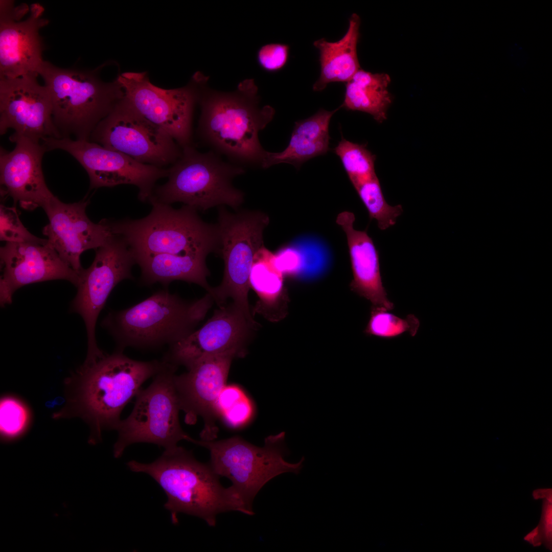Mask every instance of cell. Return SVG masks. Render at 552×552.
<instances>
[{
	"instance_id": "cell-8",
	"label": "cell",
	"mask_w": 552,
	"mask_h": 552,
	"mask_svg": "<svg viewBox=\"0 0 552 552\" xmlns=\"http://www.w3.org/2000/svg\"><path fill=\"white\" fill-rule=\"evenodd\" d=\"M194 444L207 448L210 465L219 476L228 478L245 505L253 511L252 503L259 491L275 477L287 472L298 474L305 458L295 463L284 457L289 454L285 432L265 438L258 447L239 436L214 441L196 440Z\"/></svg>"
},
{
	"instance_id": "cell-6",
	"label": "cell",
	"mask_w": 552,
	"mask_h": 552,
	"mask_svg": "<svg viewBox=\"0 0 552 552\" xmlns=\"http://www.w3.org/2000/svg\"><path fill=\"white\" fill-rule=\"evenodd\" d=\"M39 75L50 93L54 123L61 137L89 141L97 125L124 97L117 80L105 83L92 72L44 61Z\"/></svg>"
},
{
	"instance_id": "cell-10",
	"label": "cell",
	"mask_w": 552,
	"mask_h": 552,
	"mask_svg": "<svg viewBox=\"0 0 552 552\" xmlns=\"http://www.w3.org/2000/svg\"><path fill=\"white\" fill-rule=\"evenodd\" d=\"M269 222L268 216L260 211L232 213L219 206V253L224 261V275L220 285L212 288L210 294L220 307L232 298L251 319L248 301L250 274L255 256L264 245L263 232Z\"/></svg>"
},
{
	"instance_id": "cell-28",
	"label": "cell",
	"mask_w": 552,
	"mask_h": 552,
	"mask_svg": "<svg viewBox=\"0 0 552 552\" xmlns=\"http://www.w3.org/2000/svg\"><path fill=\"white\" fill-rule=\"evenodd\" d=\"M366 207L371 219H375L378 226L385 230L394 225L403 212L400 204L391 206L386 201L377 175L353 185Z\"/></svg>"
},
{
	"instance_id": "cell-13",
	"label": "cell",
	"mask_w": 552,
	"mask_h": 552,
	"mask_svg": "<svg viewBox=\"0 0 552 552\" xmlns=\"http://www.w3.org/2000/svg\"><path fill=\"white\" fill-rule=\"evenodd\" d=\"M95 251L91 265L80 272L77 292L70 306V311L79 314L84 322L87 356L102 351L98 346L95 334L98 316L115 286L124 280L133 279L131 269L136 264L126 243L116 234Z\"/></svg>"
},
{
	"instance_id": "cell-17",
	"label": "cell",
	"mask_w": 552,
	"mask_h": 552,
	"mask_svg": "<svg viewBox=\"0 0 552 552\" xmlns=\"http://www.w3.org/2000/svg\"><path fill=\"white\" fill-rule=\"evenodd\" d=\"M244 354L240 350H231L206 356L189 367L187 373L174 376L179 407L186 413V422L193 424L198 416L204 420L202 440H213L216 436L217 398L226 385L233 359Z\"/></svg>"
},
{
	"instance_id": "cell-26",
	"label": "cell",
	"mask_w": 552,
	"mask_h": 552,
	"mask_svg": "<svg viewBox=\"0 0 552 552\" xmlns=\"http://www.w3.org/2000/svg\"><path fill=\"white\" fill-rule=\"evenodd\" d=\"M390 82V76L386 73H372L360 68L347 82L340 107L367 113L382 123L386 119L392 101L387 89Z\"/></svg>"
},
{
	"instance_id": "cell-20",
	"label": "cell",
	"mask_w": 552,
	"mask_h": 552,
	"mask_svg": "<svg viewBox=\"0 0 552 552\" xmlns=\"http://www.w3.org/2000/svg\"><path fill=\"white\" fill-rule=\"evenodd\" d=\"M1 276L0 302L5 306L12 302L14 293L32 283L64 280L78 285L80 273L45 243L6 242L0 249Z\"/></svg>"
},
{
	"instance_id": "cell-24",
	"label": "cell",
	"mask_w": 552,
	"mask_h": 552,
	"mask_svg": "<svg viewBox=\"0 0 552 552\" xmlns=\"http://www.w3.org/2000/svg\"><path fill=\"white\" fill-rule=\"evenodd\" d=\"M360 18L356 13L349 19L347 31L335 42L325 38L315 41L314 46L319 51L320 74L313 86L315 91L324 90L331 82L349 81L360 69L357 47L359 38Z\"/></svg>"
},
{
	"instance_id": "cell-4",
	"label": "cell",
	"mask_w": 552,
	"mask_h": 552,
	"mask_svg": "<svg viewBox=\"0 0 552 552\" xmlns=\"http://www.w3.org/2000/svg\"><path fill=\"white\" fill-rule=\"evenodd\" d=\"M213 300L208 293L201 298L188 301L165 288L130 308L110 312L101 326L112 336L116 350L157 349L195 331Z\"/></svg>"
},
{
	"instance_id": "cell-35",
	"label": "cell",
	"mask_w": 552,
	"mask_h": 552,
	"mask_svg": "<svg viewBox=\"0 0 552 552\" xmlns=\"http://www.w3.org/2000/svg\"><path fill=\"white\" fill-rule=\"evenodd\" d=\"M274 262L277 269L283 275H294L302 265L301 257L294 248L286 247L274 254Z\"/></svg>"
},
{
	"instance_id": "cell-31",
	"label": "cell",
	"mask_w": 552,
	"mask_h": 552,
	"mask_svg": "<svg viewBox=\"0 0 552 552\" xmlns=\"http://www.w3.org/2000/svg\"><path fill=\"white\" fill-rule=\"evenodd\" d=\"M27 405L20 399L6 396L0 403L1 438L9 443L18 440L27 431L31 420Z\"/></svg>"
},
{
	"instance_id": "cell-25",
	"label": "cell",
	"mask_w": 552,
	"mask_h": 552,
	"mask_svg": "<svg viewBox=\"0 0 552 552\" xmlns=\"http://www.w3.org/2000/svg\"><path fill=\"white\" fill-rule=\"evenodd\" d=\"M205 258L201 256L158 254L139 256L134 259L141 268L140 279L143 285L159 283L167 288L172 281L181 280L199 285L210 293L212 287L206 280L210 272Z\"/></svg>"
},
{
	"instance_id": "cell-9",
	"label": "cell",
	"mask_w": 552,
	"mask_h": 552,
	"mask_svg": "<svg viewBox=\"0 0 552 552\" xmlns=\"http://www.w3.org/2000/svg\"><path fill=\"white\" fill-rule=\"evenodd\" d=\"M166 363L150 385L137 393L129 416L119 422L114 457L121 456L128 446L135 443H152L168 450L177 447L181 440L192 442L179 421L180 409L174 384L178 367Z\"/></svg>"
},
{
	"instance_id": "cell-27",
	"label": "cell",
	"mask_w": 552,
	"mask_h": 552,
	"mask_svg": "<svg viewBox=\"0 0 552 552\" xmlns=\"http://www.w3.org/2000/svg\"><path fill=\"white\" fill-rule=\"evenodd\" d=\"M283 277L275 265L274 254L263 245L255 256L249 282L260 298L263 314L271 320L282 318L287 311Z\"/></svg>"
},
{
	"instance_id": "cell-7",
	"label": "cell",
	"mask_w": 552,
	"mask_h": 552,
	"mask_svg": "<svg viewBox=\"0 0 552 552\" xmlns=\"http://www.w3.org/2000/svg\"><path fill=\"white\" fill-rule=\"evenodd\" d=\"M244 172L242 166L223 162L213 151L202 153L186 146L168 169L167 182L154 189L149 201L180 202L201 211L224 205L236 210L244 195L232 180Z\"/></svg>"
},
{
	"instance_id": "cell-34",
	"label": "cell",
	"mask_w": 552,
	"mask_h": 552,
	"mask_svg": "<svg viewBox=\"0 0 552 552\" xmlns=\"http://www.w3.org/2000/svg\"><path fill=\"white\" fill-rule=\"evenodd\" d=\"M289 46L286 44L271 43L262 46L257 55V61L262 68L268 72L282 70L287 64Z\"/></svg>"
},
{
	"instance_id": "cell-32",
	"label": "cell",
	"mask_w": 552,
	"mask_h": 552,
	"mask_svg": "<svg viewBox=\"0 0 552 552\" xmlns=\"http://www.w3.org/2000/svg\"><path fill=\"white\" fill-rule=\"evenodd\" d=\"M217 416L233 428H240L252 418L254 408L252 402L243 392L233 390L222 395L218 400Z\"/></svg>"
},
{
	"instance_id": "cell-21",
	"label": "cell",
	"mask_w": 552,
	"mask_h": 552,
	"mask_svg": "<svg viewBox=\"0 0 552 552\" xmlns=\"http://www.w3.org/2000/svg\"><path fill=\"white\" fill-rule=\"evenodd\" d=\"M15 143L10 152L1 148V194L14 204L32 211L43 209L54 197L43 176L41 162L46 149L42 143L11 135Z\"/></svg>"
},
{
	"instance_id": "cell-29",
	"label": "cell",
	"mask_w": 552,
	"mask_h": 552,
	"mask_svg": "<svg viewBox=\"0 0 552 552\" xmlns=\"http://www.w3.org/2000/svg\"><path fill=\"white\" fill-rule=\"evenodd\" d=\"M380 308L371 307L370 317L364 330L369 336L384 339H393L408 333L415 336L420 327L419 319L410 314L405 318Z\"/></svg>"
},
{
	"instance_id": "cell-18",
	"label": "cell",
	"mask_w": 552,
	"mask_h": 552,
	"mask_svg": "<svg viewBox=\"0 0 552 552\" xmlns=\"http://www.w3.org/2000/svg\"><path fill=\"white\" fill-rule=\"evenodd\" d=\"M220 307L201 328L168 346L161 360L188 369L206 356L231 350L245 352L257 323L233 302Z\"/></svg>"
},
{
	"instance_id": "cell-16",
	"label": "cell",
	"mask_w": 552,
	"mask_h": 552,
	"mask_svg": "<svg viewBox=\"0 0 552 552\" xmlns=\"http://www.w3.org/2000/svg\"><path fill=\"white\" fill-rule=\"evenodd\" d=\"M37 76L0 79V133L41 143L47 137H61L53 119L51 98Z\"/></svg>"
},
{
	"instance_id": "cell-1",
	"label": "cell",
	"mask_w": 552,
	"mask_h": 552,
	"mask_svg": "<svg viewBox=\"0 0 552 552\" xmlns=\"http://www.w3.org/2000/svg\"><path fill=\"white\" fill-rule=\"evenodd\" d=\"M165 365L162 360H134L117 350L86 358L65 380V404L54 418H81L90 429L88 443L96 445L103 431L116 430L124 407Z\"/></svg>"
},
{
	"instance_id": "cell-23",
	"label": "cell",
	"mask_w": 552,
	"mask_h": 552,
	"mask_svg": "<svg viewBox=\"0 0 552 552\" xmlns=\"http://www.w3.org/2000/svg\"><path fill=\"white\" fill-rule=\"evenodd\" d=\"M340 108L332 111L320 109L310 117L296 122L287 147L280 152L267 151L261 167L287 163L298 168L309 159L326 154L329 149V123Z\"/></svg>"
},
{
	"instance_id": "cell-30",
	"label": "cell",
	"mask_w": 552,
	"mask_h": 552,
	"mask_svg": "<svg viewBox=\"0 0 552 552\" xmlns=\"http://www.w3.org/2000/svg\"><path fill=\"white\" fill-rule=\"evenodd\" d=\"M353 185L370 178L375 171V155L365 145L342 138L334 148Z\"/></svg>"
},
{
	"instance_id": "cell-5",
	"label": "cell",
	"mask_w": 552,
	"mask_h": 552,
	"mask_svg": "<svg viewBox=\"0 0 552 552\" xmlns=\"http://www.w3.org/2000/svg\"><path fill=\"white\" fill-rule=\"evenodd\" d=\"M150 214L140 219L110 221L114 234L122 237L134 258L168 254L206 257L219 253L218 226L203 221L195 209L184 205L175 209L151 199Z\"/></svg>"
},
{
	"instance_id": "cell-22",
	"label": "cell",
	"mask_w": 552,
	"mask_h": 552,
	"mask_svg": "<svg viewBox=\"0 0 552 552\" xmlns=\"http://www.w3.org/2000/svg\"><path fill=\"white\" fill-rule=\"evenodd\" d=\"M355 220L354 214L349 211L339 213L336 219L347 236L353 273L350 289L369 301L372 307L393 310L394 304L387 298L382 281L378 251L365 231L354 228Z\"/></svg>"
},
{
	"instance_id": "cell-2",
	"label": "cell",
	"mask_w": 552,
	"mask_h": 552,
	"mask_svg": "<svg viewBox=\"0 0 552 552\" xmlns=\"http://www.w3.org/2000/svg\"><path fill=\"white\" fill-rule=\"evenodd\" d=\"M127 466L133 472L149 475L163 489L167 496L164 507L170 512L173 524L178 523L179 513L200 518L211 526L216 525L220 513L254 514L232 486H222L220 476L210 464L199 462L183 447L165 450L151 463L132 460Z\"/></svg>"
},
{
	"instance_id": "cell-19",
	"label": "cell",
	"mask_w": 552,
	"mask_h": 552,
	"mask_svg": "<svg viewBox=\"0 0 552 552\" xmlns=\"http://www.w3.org/2000/svg\"><path fill=\"white\" fill-rule=\"evenodd\" d=\"M88 200L72 203L61 202L56 196L43 209L49 223L43 228L48 244L74 270L83 269L80 256L86 250L104 245L114 235L109 221L92 222L86 214Z\"/></svg>"
},
{
	"instance_id": "cell-15",
	"label": "cell",
	"mask_w": 552,
	"mask_h": 552,
	"mask_svg": "<svg viewBox=\"0 0 552 552\" xmlns=\"http://www.w3.org/2000/svg\"><path fill=\"white\" fill-rule=\"evenodd\" d=\"M38 3L30 8L14 1H0V79L37 76L44 62L39 30L49 23Z\"/></svg>"
},
{
	"instance_id": "cell-14",
	"label": "cell",
	"mask_w": 552,
	"mask_h": 552,
	"mask_svg": "<svg viewBox=\"0 0 552 552\" xmlns=\"http://www.w3.org/2000/svg\"><path fill=\"white\" fill-rule=\"evenodd\" d=\"M42 144L47 151L61 149L76 159L88 175L90 189L134 185L139 190V199L144 202L152 196L156 181L168 174V169L141 163L90 141L47 137Z\"/></svg>"
},
{
	"instance_id": "cell-12",
	"label": "cell",
	"mask_w": 552,
	"mask_h": 552,
	"mask_svg": "<svg viewBox=\"0 0 552 552\" xmlns=\"http://www.w3.org/2000/svg\"><path fill=\"white\" fill-rule=\"evenodd\" d=\"M197 77L194 83L172 89L152 84L145 72L124 73L117 81L131 105L167 131L182 148L191 145L194 105L199 100L200 88L208 80L201 75Z\"/></svg>"
},
{
	"instance_id": "cell-11",
	"label": "cell",
	"mask_w": 552,
	"mask_h": 552,
	"mask_svg": "<svg viewBox=\"0 0 552 552\" xmlns=\"http://www.w3.org/2000/svg\"><path fill=\"white\" fill-rule=\"evenodd\" d=\"M89 141L160 168L173 164L182 153L172 137L139 113L125 96L97 125Z\"/></svg>"
},
{
	"instance_id": "cell-3",
	"label": "cell",
	"mask_w": 552,
	"mask_h": 552,
	"mask_svg": "<svg viewBox=\"0 0 552 552\" xmlns=\"http://www.w3.org/2000/svg\"><path fill=\"white\" fill-rule=\"evenodd\" d=\"M203 86L198 100L201 110L198 130L202 139L235 162L261 167L267 151L258 133L272 120L275 111L269 105L259 107L254 81L244 80L229 93Z\"/></svg>"
},
{
	"instance_id": "cell-33",
	"label": "cell",
	"mask_w": 552,
	"mask_h": 552,
	"mask_svg": "<svg viewBox=\"0 0 552 552\" xmlns=\"http://www.w3.org/2000/svg\"><path fill=\"white\" fill-rule=\"evenodd\" d=\"M0 239L6 242L45 243L47 239L29 232L21 222L15 207L0 206Z\"/></svg>"
},
{
	"instance_id": "cell-36",
	"label": "cell",
	"mask_w": 552,
	"mask_h": 552,
	"mask_svg": "<svg viewBox=\"0 0 552 552\" xmlns=\"http://www.w3.org/2000/svg\"><path fill=\"white\" fill-rule=\"evenodd\" d=\"M548 501L544 504L541 530L540 531L536 529L538 532H540L543 533L546 542L550 545V542L551 543V502L550 503V500Z\"/></svg>"
}]
</instances>
